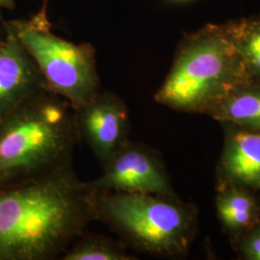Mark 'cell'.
Returning a JSON list of instances; mask_svg holds the SVG:
<instances>
[{"instance_id":"cell-1","label":"cell","mask_w":260,"mask_h":260,"mask_svg":"<svg viewBox=\"0 0 260 260\" xmlns=\"http://www.w3.org/2000/svg\"><path fill=\"white\" fill-rule=\"evenodd\" d=\"M96 200L72 165L0 190V260L61 256L96 219Z\"/></svg>"},{"instance_id":"cell-2","label":"cell","mask_w":260,"mask_h":260,"mask_svg":"<svg viewBox=\"0 0 260 260\" xmlns=\"http://www.w3.org/2000/svg\"><path fill=\"white\" fill-rule=\"evenodd\" d=\"M249 81L231 21L208 23L181 40L155 101L177 111L210 113Z\"/></svg>"},{"instance_id":"cell-3","label":"cell","mask_w":260,"mask_h":260,"mask_svg":"<svg viewBox=\"0 0 260 260\" xmlns=\"http://www.w3.org/2000/svg\"><path fill=\"white\" fill-rule=\"evenodd\" d=\"M0 182L45 177L72 165L79 140L74 108L48 90L0 121Z\"/></svg>"},{"instance_id":"cell-4","label":"cell","mask_w":260,"mask_h":260,"mask_svg":"<svg viewBox=\"0 0 260 260\" xmlns=\"http://www.w3.org/2000/svg\"><path fill=\"white\" fill-rule=\"evenodd\" d=\"M96 219L141 251L162 256L185 253L196 229L195 210L177 197L121 192L98 194Z\"/></svg>"},{"instance_id":"cell-5","label":"cell","mask_w":260,"mask_h":260,"mask_svg":"<svg viewBox=\"0 0 260 260\" xmlns=\"http://www.w3.org/2000/svg\"><path fill=\"white\" fill-rule=\"evenodd\" d=\"M12 24L51 92L74 109L100 93V78L91 45H77L56 36L43 14L29 21Z\"/></svg>"},{"instance_id":"cell-6","label":"cell","mask_w":260,"mask_h":260,"mask_svg":"<svg viewBox=\"0 0 260 260\" xmlns=\"http://www.w3.org/2000/svg\"><path fill=\"white\" fill-rule=\"evenodd\" d=\"M98 194L111 192L176 197L159 158L139 144L125 142L89 182Z\"/></svg>"},{"instance_id":"cell-7","label":"cell","mask_w":260,"mask_h":260,"mask_svg":"<svg viewBox=\"0 0 260 260\" xmlns=\"http://www.w3.org/2000/svg\"><path fill=\"white\" fill-rule=\"evenodd\" d=\"M74 110L79 140L86 143L103 166L128 141L129 114L126 104L115 93L100 92Z\"/></svg>"},{"instance_id":"cell-8","label":"cell","mask_w":260,"mask_h":260,"mask_svg":"<svg viewBox=\"0 0 260 260\" xmlns=\"http://www.w3.org/2000/svg\"><path fill=\"white\" fill-rule=\"evenodd\" d=\"M0 45V121L21 105L48 91L37 66L12 23Z\"/></svg>"},{"instance_id":"cell-9","label":"cell","mask_w":260,"mask_h":260,"mask_svg":"<svg viewBox=\"0 0 260 260\" xmlns=\"http://www.w3.org/2000/svg\"><path fill=\"white\" fill-rule=\"evenodd\" d=\"M221 167L229 184L260 190V130L233 126L225 141Z\"/></svg>"},{"instance_id":"cell-10","label":"cell","mask_w":260,"mask_h":260,"mask_svg":"<svg viewBox=\"0 0 260 260\" xmlns=\"http://www.w3.org/2000/svg\"><path fill=\"white\" fill-rule=\"evenodd\" d=\"M216 120L243 129L260 130V84L249 81L210 112Z\"/></svg>"},{"instance_id":"cell-11","label":"cell","mask_w":260,"mask_h":260,"mask_svg":"<svg viewBox=\"0 0 260 260\" xmlns=\"http://www.w3.org/2000/svg\"><path fill=\"white\" fill-rule=\"evenodd\" d=\"M217 211L222 223L233 232L254 226L258 208L254 198L241 186L230 184L217 197Z\"/></svg>"},{"instance_id":"cell-12","label":"cell","mask_w":260,"mask_h":260,"mask_svg":"<svg viewBox=\"0 0 260 260\" xmlns=\"http://www.w3.org/2000/svg\"><path fill=\"white\" fill-rule=\"evenodd\" d=\"M230 21L233 41L248 76L260 84V14Z\"/></svg>"},{"instance_id":"cell-13","label":"cell","mask_w":260,"mask_h":260,"mask_svg":"<svg viewBox=\"0 0 260 260\" xmlns=\"http://www.w3.org/2000/svg\"><path fill=\"white\" fill-rule=\"evenodd\" d=\"M63 260H131L120 244L103 236H87L68 248L60 256Z\"/></svg>"},{"instance_id":"cell-14","label":"cell","mask_w":260,"mask_h":260,"mask_svg":"<svg viewBox=\"0 0 260 260\" xmlns=\"http://www.w3.org/2000/svg\"><path fill=\"white\" fill-rule=\"evenodd\" d=\"M242 251L248 259L260 260V225L253 226L246 236L242 244Z\"/></svg>"},{"instance_id":"cell-15","label":"cell","mask_w":260,"mask_h":260,"mask_svg":"<svg viewBox=\"0 0 260 260\" xmlns=\"http://www.w3.org/2000/svg\"><path fill=\"white\" fill-rule=\"evenodd\" d=\"M15 5V0H0V7L12 9Z\"/></svg>"},{"instance_id":"cell-16","label":"cell","mask_w":260,"mask_h":260,"mask_svg":"<svg viewBox=\"0 0 260 260\" xmlns=\"http://www.w3.org/2000/svg\"><path fill=\"white\" fill-rule=\"evenodd\" d=\"M181 1H185V0H181Z\"/></svg>"}]
</instances>
